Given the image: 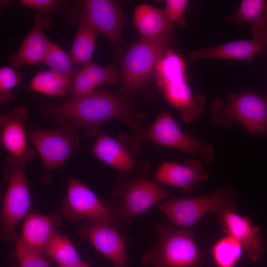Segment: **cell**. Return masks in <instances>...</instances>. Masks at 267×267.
Instances as JSON below:
<instances>
[{
	"label": "cell",
	"mask_w": 267,
	"mask_h": 267,
	"mask_svg": "<svg viewBox=\"0 0 267 267\" xmlns=\"http://www.w3.org/2000/svg\"><path fill=\"white\" fill-rule=\"evenodd\" d=\"M43 118L51 117L58 126L69 125L83 130L84 137L94 138L102 132L104 123L118 119L135 130L147 115L136 111L126 96L104 89H96L82 96L70 98L61 104L42 105Z\"/></svg>",
	"instance_id": "1"
},
{
	"label": "cell",
	"mask_w": 267,
	"mask_h": 267,
	"mask_svg": "<svg viewBox=\"0 0 267 267\" xmlns=\"http://www.w3.org/2000/svg\"><path fill=\"white\" fill-rule=\"evenodd\" d=\"M171 39V36L141 37L130 47L122 63L120 94L130 100L142 98L141 95L147 93L145 88L149 77Z\"/></svg>",
	"instance_id": "2"
},
{
	"label": "cell",
	"mask_w": 267,
	"mask_h": 267,
	"mask_svg": "<svg viewBox=\"0 0 267 267\" xmlns=\"http://www.w3.org/2000/svg\"><path fill=\"white\" fill-rule=\"evenodd\" d=\"M155 245L142 255L140 262L154 267H200L202 256L190 229L175 230L171 225L156 226Z\"/></svg>",
	"instance_id": "3"
},
{
	"label": "cell",
	"mask_w": 267,
	"mask_h": 267,
	"mask_svg": "<svg viewBox=\"0 0 267 267\" xmlns=\"http://www.w3.org/2000/svg\"><path fill=\"white\" fill-rule=\"evenodd\" d=\"M211 113L218 126L227 128L237 121L249 134H267V100L264 95L250 91L231 92L225 102L221 98L214 100Z\"/></svg>",
	"instance_id": "4"
},
{
	"label": "cell",
	"mask_w": 267,
	"mask_h": 267,
	"mask_svg": "<svg viewBox=\"0 0 267 267\" xmlns=\"http://www.w3.org/2000/svg\"><path fill=\"white\" fill-rule=\"evenodd\" d=\"M147 176L136 174L116 178L111 193L120 200L115 209L119 222L129 224L135 217L168 197V192Z\"/></svg>",
	"instance_id": "5"
},
{
	"label": "cell",
	"mask_w": 267,
	"mask_h": 267,
	"mask_svg": "<svg viewBox=\"0 0 267 267\" xmlns=\"http://www.w3.org/2000/svg\"><path fill=\"white\" fill-rule=\"evenodd\" d=\"M236 194L231 187L216 189L209 194L190 198H172L158 206L177 226L189 229L209 213L217 216L230 209H237Z\"/></svg>",
	"instance_id": "6"
},
{
	"label": "cell",
	"mask_w": 267,
	"mask_h": 267,
	"mask_svg": "<svg viewBox=\"0 0 267 267\" xmlns=\"http://www.w3.org/2000/svg\"><path fill=\"white\" fill-rule=\"evenodd\" d=\"M140 141L152 142L158 146H166L193 154L206 163L214 158V145L205 139L184 132L171 115L162 109L154 122L147 129L140 128L133 134Z\"/></svg>",
	"instance_id": "7"
},
{
	"label": "cell",
	"mask_w": 267,
	"mask_h": 267,
	"mask_svg": "<svg viewBox=\"0 0 267 267\" xmlns=\"http://www.w3.org/2000/svg\"><path fill=\"white\" fill-rule=\"evenodd\" d=\"M55 129L29 128L28 134L43 164L40 178L44 184L50 180L53 171L60 169L79 146L78 129L61 125Z\"/></svg>",
	"instance_id": "8"
},
{
	"label": "cell",
	"mask_w": 267,
	"mask_h": 267,
	"mask_svg": "<svg viewBox=\"0 0 267 267\" xmlns=\"http://www.w3.org/2000/svg\"><path fill=\"white\" fill-rule=\"evenodd\" d=\"M8 165L3 172L7 182L1 212V238L13 240L14 226L28 214L31 208L29 184L24 171L25 164L6 158Z\"/></svg>",
	"instance_id": "9"
},
{
	"label": "cell",
	"mask_w": 267,
	"mask_h": 267,
	"mask_svg": "<svg viewBox=\"0 0 267 267\" xmlns=\"http://www.w3.org/2000/svg\"><path fill=\"white\" fill-rule=\"evenodd\" d=\"M90 152L123 177L136 174L148 175L152 170L148 163L137 159L141 152L140 141L125 133L114 138L101 132Z\"/></svg>",
	"instance_id": "10"
},
{
	"label": "cell",
	"mask_w": 267,
	"mask_h": 267,
	"mask_svg": "<svg viewBox=\"0 0 267 267\" xmlns=\"http://www.w3.org/2000/svg\"><path fill=\"white\" fill-rule=\"evenodd\" d=\"M66 197L61 204L63 216L73 221L88 217L110 223L117 227L115 209L106 205L89 188L76 178L67 176Z\"/></svg>",
	"instance_id": "11"
},
{
	"label": "cell",
	"mask_w": 267,
	"mask_h": 267,
	"mask_svg": "<svg viewBox=\"0 0 267 267\" xmlns=\"http://www.w3.org/2000/svg\"><path fill=\"white\" fill-rule=\"evenodd\" d=\"M78 231L82 237L112 262L113 267H127L126 241L116 226L102 221L88 219Z\"/></svg>",
	"instance_id": "12"
},
{
	"label": "cell",
	"mask_w": 267,
	"mask_h": 267,
	"mask_svg": "<svg viewBox=\"0 0 267 267\" xmlns=\"http://www.w3.org/2000/svg\"><path fill=\"white\" fill-rule=\"evenodd\" d=\"M28 120L25 106L14 108L0 115V142L8 152L7 158L25 164L35 155L28 148L25 129Z\"/></svg>",
	"instance_id": "13"
},
{
	"label": "cell",
	"mask_w": 267,
	"mask_h": 267,
	"mask_svg": "<svg viewBox=\"0 0 267 267\" xmlns=\"http://www.w3.org/2000/svg\"><path fill=\"white\" fill-rule=\"evenodd\" d=\"M217 216L226 234L241 244L247 258L253 262L259 260L266 251V243L260 228L252 224L250 218L240 216L237 209L224 211Z\"/></svg>",
	"instance_id": "14"
},
{
	"label": "cell",
	"mask_w": 267,
	"mask_h": 267,
	"mask_svg": "<svg viewBox=\"0 0 267 267\" xmlns=\"http://www.w3.org/2000/svg\"><path fill=\"white\" fill-rule=\"evenodd\" d=\"M84 10L99 32L116 50L122 47V31L125 17L117 2L110 0H86Z\"/></svg>",
	"instance_id": "15"
},
{
	"label": "cell",
	"mask_w": 267,
	"mask_h": 267,
	"mask_svg": "<svg viewBox=\"0 0 267 267\" xmlns=\"http://www.w3.org/2000/svg\"><path fill=\"white\" fill-rule=\"evenodd\" d=\"M267 47V31H265L252 33L250 40L231 41L192 51L189 56L193 60L221 58L251 62Z\"/></svg>",
	"instance_id": "16"
},
{
	"label": "cell",
	"mask_w": 267,
	"mask_h": 267,
	"mask_svg": "<svg viewBox=\"0 0 267 267\" xmlns=\"http://www.w3.org/2000/svg\"><path fill=\"white\" fill-rule=\"evenodd\" d=\"M51 24L50 15L38 12L35 14L31 31L18 49L8 57L10 66L19 68L25 64L44 63L51 42L45 37L44 30L49 28Z\"/></svg>",
	"instance_id": "17"
},
{
	"label": "cell",
	"mask_w": 267,
	"mask_h": 267,
	"mask_svg": "<svg viewBox=\"0 0 267 267\" xmlns=\"http://www.w3.org/2000/svg\"><path fill=\"white\" fill-rule=\"evenodd\" d=\"M208 177L201 162L195 158L187 159L182 163L162 162L155 173L159 183L177 186L185 193H190L195 185Z\"/></svg>",
	"instance_id": "18"
},
{
	"label": "cell",
	"mask_w": 267,
	"mask_h": 267,
	"mask_svg": "<svg viewBox=\"0 0 267 267\" xmlns=\"http://www.w3.org/2000/svg\"><path fill=\"white\" fill-rule=\"evenodd\" d=\"M162 90L165 97L178 110L180 118L185 123L193 121L205 108L204 95H193L187 80L167 85Z\"/></svg>",
	"instance_id": "19"
},
{
	"label": "cell",
	"mask_w": 267,
	"mask_h": 267,
	"mask_svg": "<svg viewBox=\"0 0 267 267\" xmlns=\"http://www.w3.org/2000/svg\"><path fill=\"white\" fill-rule=\"evenodd\" d=\"M61 225L60 217L57 214L30 213L25 217L20 238L25 244L43 254L52 235Z\"/></svg>",
	"instance_id": "20"
},
{
	"label": "cell",
	"mask_w": 267,
	"mask_h": 267,
	"mask_svg": "<svg viewBox=\"0 0 267 267\" xmlns=\"http://www.w3.org/2000/svg\"><path fill=\"white\" fill-rule=\"evenodd\" d=\"M120 78L119 70L114 65L102 66L92 62L83 66L75 75L70 98L88 95L103 83L115 85Z\"/></svg>",
	"instance_id": "21"
},
{
	"label": "cell",
	"mask_w": 267,
	"mask_h": 267,
	"mask_svg": "<svg viewBox=\"0 0 267 267\" xmlns=\"http://www.w3.org/2000/svg\"><path fill=\"white\" fill-rule=\"evenodd\" d=\"M134 21L141 37L158 38L171 36L172 23L165 10L147 4L138 5L134 11Z\"/></svg>",
	"instance_id": "22"
},
{
	"label": "cell",
	"mask_w": 267,
	"mask_h": 267,
	"mask_svg": "<svg viewBox=\"0 0 267 267\" xmlns=\"http://www.w3.org/2000/svg\"><path fill=\"white\" fill-rule=\"evenodd\" d=\"M79 17V28L69 55L73 63L84 66L92 62L95 43L99 32L85 10L82 11Z\"/></svg>",
	"instance_id": "23"
},
{
	"label": "cell",
	"mask_w": 267,
	"mask_h": 267,
	"mask_svg": "<svg viewBox=\"0 0 267 267\" xmlns=\"http://www.w3.org/2000/svg\"><path fill=\"white\" fill-rule=\"evenodd\" d=\"M154 72L156 84L161 89L170 84L187 80L185 62L179 54L172 49L164 52Z\"/></svg>",
	"instance_id": "24"
},
{
	"label": "cell",
	"mask_w": 267,
	"mask_h": 267,
	"mask_svg": "<svg viewBox=\"0 0 267 267\" xmlns=\"http://www.w3.org/2000/svg\"><path fill=\"white\" fill-rule=\"evenodd\" d=\"M73 79L51 70L41 71L32 79L28 88L33 91L51 96H64L73 89Z\"/></svg>",
	"instance_id": "25"
},
{
	"label": "cell",
	"mask_w": 267,
	"mask_h": 267,
	"mask_svg": "<svg viewBox=\"0 0 267 267\" xmlns=\"http://www.w3.org/2000/svg\"><path fill=\"white\" fill-rule=\"evenodd\" d=\"M44 253L59 266L74 264L82 261L71 242L58 230L52 235Z\"/></svg>",
	"instance_id": "26"
},
{
	"label": "cell",
	"mask_w": 267,
	"mask_h": 267,
	"mask_svg": "<svg viewBox=\"0 0 267 267\" xmlns=\"http://www.w3.org/2000/svg\"><path fill=\"white\" fill-rule=\"evenodd\" d=\"M224 18L238 26L267 23V0H243L234 14Z\"/></svg>",
	"instance_id": "27"
},
{
	"label": "cell",
	"mask_w": 267,
	"mask_h": 267,
	"mask_svg": "<svg viewBox=\"0 0 267 267\" xmlns=\"http://www.w3.org/2000/svg\"><path fill=\"white\" fill-rule=\"evenodd\" d=\"M243 251L240 242L226 234L213 245L211 254L217 267H234L240 260Z\"/></svg>",
	"instance_id": "28"
},
{
	"label": "cell",
	"mask_w": 267,
	"mask_h": 267,
	"mask_svg": "<svg viewBox=\"0 0 267 267\" xmlns=\"http://www.w3.org/2000/svg\"><path fill=\"white\" fill-rule=\"evenodd\" d=\"M44 63L50 70L70 78L74 79L78 72L73 68V62L69 54L51 42Z\"/></svg>",
	"instance_id": "29"
},
{
	"label": "cell",
	"mask_w": 267,
	"mask_h": 267,
	"mask_svg": "<svg viewBox=\"0 0 267 267\" xmlns=\"http://www.w3.org/2000/svg\"><path fill=\"white\" fill-rule=\"evenodd\" d=\"M13 240L19 267H49L42 253L25 244L17 234Z\"/></svg>",
	"instance_id": "30"
},
{
	"label": "cell",
	"mask_w": 267,
	"mask_h": 267,
	"mask_svg": "<svg viewBox=\"0 0 267 267\" xmlns=\"http://www.w3.org/2000/svg\"><path fill=\"white\" fill-rule=\"evenodd\" d=\"M21 73L11 67L4 66L0 69V104L9 101L12 95L11 90L22 79Z\"/></svg>",
	"instance_id": "31"
},
{
	"label": "cell",
	"mask_w": 267,
	"mask_h": 267,
	"mask_svg": "<svg viewBox=\"0 0 267 267\" xmlns=\"http://www.w3.org/2000/svg\"><path fill=\"white\" fill-rule=\"evenodd\" d=\"M20 3L25 6L37 9L39 13L49 15L58 12L63 2L56 0H21Z\"/></svg>",
	"instance_id": "32"
},
{
	"label": "cell",
	"mask_w": 267,
	"mask_h": 267,
	"mask_svg": "<svg viewBox=\"0 0 267 267\" xmlns=\"http://www.w3.org/2000/svg\"><path fill=\"white\" fill-rule=\"evenodd\" d=\"M189 1L187 0H167L165 11L169 21L173 24L182 18Z\"/></svg>",
	"instance_id": "33"
},
{
	"label": "cell",
	"mask_w": 267,
	"mask_h": 267,
	"mask_svg": "<svg viewBox=\"0 0 267 267\" xmlns=\"http://www.w3.org/2000/svg\"><path fill=\"white\" fill-rule=\"evenodd\" d=\"M58 267H91L90 266L89 264L88 263L81 261L74 264L59 266Z\"/></svg>",
	"instance_id": "34"
},
{
	"label": "cell",
	"mask_w": 267,
	"mask_h": 267,
	"mask_svg": "<svg viewBox=\"0 0 267 267\" xmlns=\"http://www.w3.org/2000/svg\"><path fill=\"white\" fill-rule=\"evenodd\" d=\"M266 54L267 55V47L266 48ZM264 96L266 97V98L267 100V93L264 95Z\"/></svg>",
	"instance_id": "35"
},
{
	"label": "cell",
	"mask_w": 267,
	"mask_h": 267,
	"mask_svg": "<svg viewBox=\"0 0 267 267\" xmlns=\"http://www.w3.org/2000/svg\"><path fill=\"white\" fill-rule=\"evenodd\" d=\"M10 267H19L18 265H14L11 266Z\"/></svg>",
	"instance_id": "36"
}]
</instances>
